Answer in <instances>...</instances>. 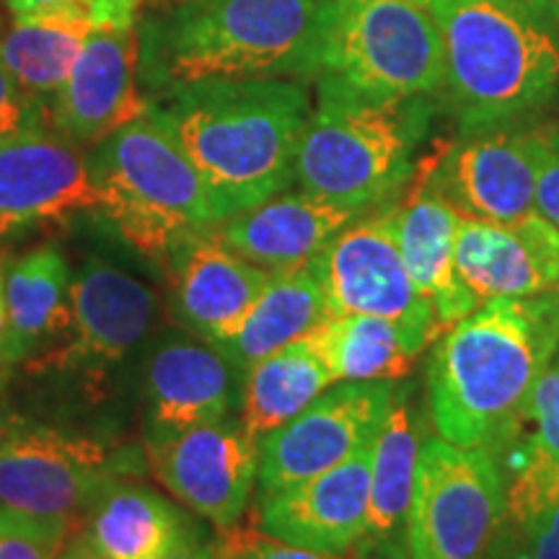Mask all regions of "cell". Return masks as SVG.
<instances>
[{
    "instance_id": "1",
    "label": "cell",
    "mask_w": 559,
    "mask_h": 559,
    "mask_svg": "<svg viewBox=\"0 0 559 559\" xmlns=\"http://www.w3.org/2000/svg\"><path fill=\"white\" fill-rule=\"evenodd\" d=\"M340 0H177L140 29L153 94L207 79H319Z\"/></svg>"
},
{
    "instance_id": "2",
    "label": "cell",
    "mask_w": 559,
    "mask_h": 559,
    "mask_svg": "<svg viewBox=\"0 0 559 559\" xmlns=\"http://www.w3.org/2000/svg\"><path fill=\"white\" fill-rule=\"evenodd\" d=\"M148 111L179 140L228 218L290 185L311 99L296 79H207L160 91Z\"/></svg>"
},
{
    "instance_id": "3",
    "label": "cell",
    "mask_w": 559,
    "mask_h": 559,
    "mask_svg": "<svg viewBox=\"0 0 559 559\" xmlns=\"http://www.w3.org/2000/svg\"><path fill=\"white\" fill-rule=\"evenodd\" d=\"M559 347V290L485 300L438 337L428 400L438 436L492 449L513 432L531 389Z\"/></svg>"
},
{
    "instance_id": "4",
    "label": "cell",
    "mask_w": 559,
    "mask_h": 559,
    "mask_svg": "<svg viewBox=\"0 0 559 559\" xmlns=\"http://www.w3.org/2000/svg\"><path fill=\"white\" fill-rule=\"evenodd\" d=\"M464 135L542 109L559 94V19L536 0H428Z\"/></svg>"
},
{
    "instance_id": "5",
    "label": "cell",
    "mask_w": 559,
    "mask_h": 559,
    "mask_svg": "<svg viewBox=\"0 0 559 559\" xmlns=\"http://www.w3.org/2000/svg\"><path fill=\"white\" fill-rule=\"evenodd\" d=\"M419 99H368L319 79V102L300 135L293 181L355 213L389 205L415 171L417 140L428 128Z\"/></svg>"
},
{
    "instance_id": "6",
    "label": "cell",
    "mask_w": 559,
    "mask_h": 559,
    "mask_svg": "<svg viewBox=\"0 0 559 559\" xmlns=\"http://www.w3.org/2000/svg\"><path fill=\"white\" fill-rule=\"evenodd\" d=\"M88 171L102 213L148 257L169 260L181 236L223 221L198 166L151 111L99 140Z\"/></svg>"
},
{
    "instance_id": "7",
    "label": "cell",
    "mask_w": 559,
    "mask_h": 559,
    "mask_svg": "<svg viewBox=\"0 0 559 559\" xmlns=\"http://www.w3.org/2000/svg\"><path fill=\"white\" fill-rule=\"evenodd\" d=\"M319 79L383 102L436 94L445 83L436 16L417 0H340Z\"/></svg>"
},
{
    "instance_id": "8",
    "label": "cell",
    "mask_w": 559,
    "mask_h": 559,
    "mask_svg": "<svg viewBox=\"0 0 559 559\" xmlns=\"http://www.w3.org/2000/svg\"><path fill=\"white\" fill-rule=\"evenodd\" d=\"M502 495L492 451L461 449L440 436L425 440L407 515V559H485Z\"/></svg>"
},
{
    "instance_id": "9",
    "label": "cell",
    "mask_w": 559,
    "mask_h": 559,
    "mask_svg": "<svg viewBox=\"0 0 559 559\" xmlns=\"http://www.w3.org/2000/svg\"><path fill=\"white\" fill-rule=\"evenodd\" d=\"M332 317H381L396 324L419 355L440 326L404 267L394 228V207L347 223L311 260Z\"/></svg>"
},
{
    "instance_id": "10",
    "label": "cell",
    "mask_w": 559,
    "mask_h": 559,
    "mask_svg": "<svg viewBox=\"0 0 559 559\" xmlns=\"http://www.w3.org/2000/svg\"><path fill=\"white\" fill-rule=\"evenodd\" d=\"M124 466L130 461L120 464L94 438L29 419H0V508L75 523Z\"/></svg>"
},
{
    "instance_id": "11",
    "label": "cell",
    "mask_w": 559,
    "mask_h": 559,
    "mask_svg": "<svg viewBox=\"0 0 559 559\" xmlns=\"http://www.w3.org/2000/svg\"><path fill=\"white\" fill-rule=\"evenodd\" d=\"M394 402L389 381H337L260 438V495L311 479L373 445Z\"/></svg>"
},
{
    "instance_id": "12",
    "label": "cell",
    "mask_w": 559,
    "mask_h": 559,
    "mask_svg": "<svg viewBox=\"0 0 559 559\" xmlns=\"http://www.w3.org/2000/svg\"><path fill=\"white\" fill-rule=\"evenodd\" d=\"M153 477L194 515L218 528L236 526L260 474V438L223 417L171 436H153L145 449Z\"/></svg>"
},
{
    "instance_id": "13",
    "label": "cell",
    "mask_w": 559,
    "mask_h": 559,
    "mask_svg": "<svg viewBox=\"0 0 559 559\" xmlns=\"http://www.w3.org/2000/svg\"><path fill=\"white\" fill-rule=\"evenodd\" d=\"M544 148L547 128L474 132L445 151L428 185L464 218L515 223L534 213Z\"/></svg>"
},
{
    "instance_id": "14",
    "label": "cell",
    "mask_w": 559,
    "mask_h": 559,
    "mask_svg": "<svg viewBox=\"0 0 559 559\" xmlns=\"http://www.w3.org/2000/svg\"><path fill=\"white\" fill-rule=\"evenodd\" d=\"M135 29H96L50 104V124L73 145H96L148 111Z\"/></svg>"
},
{
    "instance_id": "15",
    "label": "cell",
    "mask_w": 559,
    "mask_h": 559,
    "mask_svg": "<svg viewBox=\"0 0 559 559\" xmlns=\"http://www.w3.org/2000/svg\"><path fill=\"white\" fill-rule=\"evenodd\" d=\"M370 449L330 472L257 498V528L280 542L345 557L362 539L368 519Z\"/></svg>"
},
{
    "instance_id": "16",
    "label": "cell",
    "mask_w": 559,
    "mask_h": 559,
    "mask_svg": "<svg viewBox=\"0 0 559 559\" xmlns=\"http://www.w3.org/2000/svg\"><path fill=\"white\" fill-rule=\"evenodd\" d=\"M99 207L88 158L52 128L0 140V239L32 223Z\"/></svg>"
},
{
    "instance_id": "17",
    "label": "cell",
    "mask_w": 559,
    "mask_h": 559,
    "mask_svg": "<svg viewBox=\"0 0 559 559\" xmlns=\"http://www.w3.org/2000/svg\"><path fill=\"white\" fill-rule=\"evenodd\" d=\"M169 262L179 319L210 345L239 330L272 277L270 270L236 254L215 226L181 236Z\"/></svg>"
},
{
    "instance_id": "18",
    "label": "cell",
    "mask_w": 559,
    "mask_h": 559,
    "mask_svg": "<svg viewBox=\"0 0 559 559\" xmlns=\"http://www.w3.org/2000/svg\"><path fill=\"white\" fill-rule=\"evenodd\" d=\"M456 267L481 304L559 290V230L536 210L515 223L461 215Z\"/></svg>"
},
{
    "instance_id": "19",
    "label": "cell",
    "mask_w": 559,
    "mask_h": 559,
    "mask_svg": "<svg viewBox=\"0 0 559 559\" xmlns=\"http://www.w3.org/2000/svg\"><path fill=\"white\" fill-rule=\"evenodd\" d=\"M156 298L130 272L88 260L70 283V345L66 366H109L124 358L148 332Z\"/></svg>"
},
{
    "instance_id": "20",
    "label": "cell",
    "mask_w": 559,
    "mask_h": 559,
    "mask_svg": "<svg viewBox=\"0 0 559 559\" xmlns=\"http://www.w3.org/2000/svg\"><path fill=\"white\" fill-rule=\"evenodd\" d=\"M360 215L304 190L280 192L215 223V230L243 260L280 272L311 262L347 223Z\"/></svg>"
},
{
    "instance_id": "21",
    "label": "cell",
    "mask_w": 559,
    "mask_h": 559,
    "mask_svg": "<svg viewBox=\"0 0 559 559\" xmlns=\"http://www.w3.org/2000/svg\"><path fill=\"white\" fill-rule=\"evenodd\" d=\"M461 215L430 185L394 207V228L404 267L419 296L430 304L440 334L466 319L481 300L466 288L456 267Z\"/></svg>"
},
{
    "instance_id": "22",
    "label": "cell",
    "mask_w": 559,
    "mask_h": 559,
    "mask_svg": "<svg viewBox=\"0 0 559 559\" xmlns=\"http://www.w3.org/2000/svg\"><path fill=\"white\" fill-rule=\"evenodd\" d=\"M202 536L185 510L135 481L109 479L86 508L83 539L102 559H164Z\"/></svg>"
},
{
    "instance_id": "23",
    "label": "cell",
    "mask_w": 559,
    "mask_h": 559,
    "mask_svg": "<svg viewBox=\"0 0 559 559\" xmlns=\"http://www.w3.org/2000/svg\"><path fill=\"white\" fill-rule=\"evenodd\" d=\"M234 366L210 342L166 340L148 362L151 423L156 436L228 417L236 404Z\"/></svg>"
},
{
    "instance_id": "24",
    "label": "cell",
    "mask_w": 559,
    "mask_h": 559,
    "mask_svg": "<svg viewBox=\"0 0 559 559\" xmlns=\"http://www.w3.org/2000/svg\"><path fill=\"white\" fill-rule=\"evenodd\" d=\"M419 445L409 404L394 394L389 415L370 445L368 519L355 547L358 559H407V515Z\"/></svg>"
},
{
    "instance_id": "25",
    "label": "cell",
    "mask_w": 559,
    "mask_h": 559,
    "mask_svg": "<svg viewBox=\"0 0 559 559\" xmlns=\"http://www.w3.org/2000/svg\"><path fill=\"white\" fill-rule=\"evenodd\" d=\"M502 485V513L485 559H559V459L526 438Z\"/></svg>"
},
{
    "instance_id": "26",
    "label": "cell",
    "mask_w": 559,
    "mask_h": 559,
    "mask_svg": "<svg viewBox=\"0 0 559 559\" xmlns=\"http://www.w3.org/2000/svg\"><path fill=\"white\" fill-rule=\"evenodd\" d=\"M94 32L86 13L73 0L13 16L0 37V60L26 94L52 104L70 70Z\"/></svg>"
},
{
    "instance_id": "27",
    "label": "cell",
    "mask_w": 559,
    "mask_h": 559,
    "mask_svg": "<svg viewBox=\"0 0 559 559\" xmlns=\"http://www.w3.org/2000/svg\"><path fill=\"white\" fill-rule=\"evenodd\" d=\"M330 317L317 270L306 262L300 267L272 272L267 288L262 290L243 324L226 342L213 347H218L223 358L243 373L257 360L317 330Z\"/></svg>"
},
{
    "instance_id": "28",
    "label": "cell",
    "mask_w": 559,
    "mask_h": 559,
    "mask_svg": "<svg viewBox=\"0 0 559 559\" xmlns=\"http://www.w3.org/2000/svg\"><path fill=\"white\" fill-rule=\"evenodd\" d=\"M337 383L313 332L275 349L243 370L241 425L262 438L298 415Z\"/></svg>"
},
{
    "instance_id": "29",
    "label": "cell",
    "mask_w": 559,
    "mask_h": 559,
    "mask_svg": "<svg viewBox=\"0 0 559 559\" xmlns=\"http://www.w3.org/2000/svg\"><path fill=\"white\" fill-rule=\"evenodd\" d=\"M70 270L47 243L21 257L5 275V337L0 360L16 362L70 326Z\"/></svg>"
},
{
    "instance_id": "30",
    "label": "cell",
    "mask_w": 559,
    "mask_h": 559,
    "mask_svg": "<svg viewBox=\"0 0 559 559\" xmlns=\"http://www.w3.org/2000/svg\"><path fill=\"white\" fill-rule=\"evenodd\" d=\"M311 332L337 381L391 383L407 376L417 358L400 326L381 317H330Z\"/></svg>"
},
{
    "instance_id": "31",
    "label": "cell",
    "mask_w": 559,
    "mask_h": 559,
    "mask_svg": "<svg viewBox=\"0 0 559 559\" xmlns=\"http://www.w3.org/2000/svg\"><path fill=\"white\" fill-rule=\"evenodd\" d=\"M73 526V521L0 508V559H58Z\"/></svg>"
},
{
    "instance_id": "32",
    "label": "cell",
    "mask_w": 559,
    "mask_h": 559,
    "mask_svg": "<svg viewBox=\"0 0 559 559\" xmlns=\"http://www.w3.org/2000/svg\"><path fill=\"white\" fill-rule=\"evenodd\" d=\"M528 428V440L559 459V347L551 355L539 381L531 389L526 407H523L513 432ZM510 432V436H513ZM508 436V438H510Z\"/></svg>"
},
{
    "instance_id": "33",
    "label": "cell",
    "mask_w": 559,
    "mask_h": 559,
    "mask_svg": "<svg viewBox=\"0 0 559 559\" xmlns=\"http://www.w3.org/2000/svg\"><path fill=\"white\" fill-rule=\"evenodd\" d=\"M213 547L215 559H337L296 547V544L280 542L260 528H241L239 523L228 528H218Z\"/></svg>"
},
{
    "instance_id": "34",
    "label": "cell",
    "mask_w": 559,
    "mask_h": 559,
    "mask_svg": "<svg viewBox=\"0 0 559 559\" xmlns=\"http://www.w3.org/2000/svg\"><path fill=\"white\" fill-rule=\"evenodd\" d=\"M39 128H52L50 104L26 94L0 60V140Z\"/></svg>"
},
{
    "instance_id": "35",
    "label": "cell",
    "mask_w": 559,
    "mask_h": 559,
    "mask_svg": "<svg viewBox=\"0 0 559 559\" xmlns=\"http://www.w3.org/2000/svg\"><path fill=\"white\" fill-rule=\"evenodd\" d=\"M534 210L559 230V128H547V148L536 179Z\"/></svg>"
},
{
    "instance_id": "36",
    "label": "cell",
    "mask_w": 559,
    "mask_h": 559,
    "mask_svg": "<svg viewBox=\"0 0 559 559\" xmlns=\"http://www.w3.org/2000/svg\"><path fill=\"white\" fill-rule=\"evenodd\" d=\"M96 29H135L145 0H73Z\"/></svg>"
},
{
    "instance_id": "37",
    "label": "cell",
    "mask_w": 559,
    "mask_h": 559,
    "mask_svg": "<svg viewBox=\"0 0 559 559\" xmlns=\"http://www.w3.org/2000/svg\"><path fill=\"white\" fill-rule=\"evenodd\" d=\"M164 559H215L213 539L202 536V539L187 544V547H181L177 551H171V555H166Z\"/></svg>"
},
{
    "instance_id": "38",
    "label": "cell",
    "mask_w": 559,
    "mask_h": 559,
    "mask_svg": "<svg viewBox=\"0 0 559 559\" xmlns=\"http://www.w3.org/2000/svg\"><path fill=\"white\" fill-rule=\"evenodd\" d=\"M58 559H102V557L88 547V542L83 539V534H73L66 542V547H62Z\"/></svg>"
},
{
    "instance_id": "39",
    "label": "cell",
    "mask_w": 559,
    "mask_h": 559,
    "mask_svg": "<svg viewBox=\"0 0 559 559\" xmlns=\"http://www.w3.org/2000/svg\"><path fill=\"white\" fill-rule=\"evenodd\" d=\"M58 3V0H5V5H9L13 16H21V13H32V11H39V9H47V5Z\"/></svg>"
},
{
    "instance_id": "40",
    "label": "cell",
    "mask_w": 559,
    "mask_h": 559,
    "mask_svg": "<svg viewBox=\"0 0 559 559\" xmlns=\"http://www.w3.org/2000/svg\"><path fill=\"white\" fill-rule=\"evenodd\" d=\"M5 337V290H3V277H0V347H3Z\"/></svg>"
},
{
    "instance_id": "41",
    "label": "cell",
    "mask_w": 559,
    "mask_h": 559,
    "mask_svg": "<svg viewBox=\"0 0 559 559\" xmlns=\"http://www.w3.org/2000/svg\"><path fill=\"white\" fill-rule=\"evenodd\" d=\"M536 3H542L544 9L551 11V13H555V16L559 19V0H536Z\"/></svg>"
},
{
    "instance_id": "42",
    "label": "cell",
    "mask_w": 559,
    "mask_h": 559,
    "mask_svg": "<svg viewBox=\"0 0 559 559\" xmlns=\"http://www.w3.org/2000/svg\"><path fill=\"white\" fill-rule=\"evenodd\" d=\"M156 3H158V5H166V3H169V0H156Z\"/></svg>"
},
{
    "instance_id": "43",
    "label": "cell",
    "mask_w": 559,
    "mask_h": 559,
    "mask_svg": "<svg viewBox=\"0 0 559 559\" xmlns=\"http://www.w3.org/2000/svg\"><path fill=\"white\" fill-rule=\"evenodd\" d=\"M417 3H423V5H425V3H428V0H417Z\"/></svg>"
},
{
    "instance_id": "44",
    "label": "cell",
    "mask_w": 559,
    "mask_h": 559,
    "mask_svg": "<svg viewBox=\"0 0 559 559\" xmlns=\"http://www.w3.org/2000/svg\"><path fill=\"white\" fill-rule=\"evenodd\" d=\"M169 3H177V0H169ZM169 3H166V5H169Z\"/></svg>"
}]
</instances>
